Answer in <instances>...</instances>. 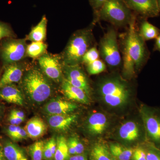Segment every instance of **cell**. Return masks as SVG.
<instances>
[{"label":"cell","mask_w":160,"mask_h":160,"mask_svg":"<svg viewBox=\"0 0 160 160\" xmlns=\"http://www.w3.org/2000/svg\"><path fill=\"white\" fill-rule=\"evenodd\" d=\"M24 121H25V119L20 118L9 114L7 118V121L9 125L19 126L20 124H22L24 122Z\"/></svg>","instance_id":"36"},{"label":"cell","mask_w":160,"mask_h":160,"mask_svg":"<svg viewBox=\"0 0 160 160\" xmlns=\"http://www.w3.org/2000/svg\"><path fill=\"white\" fill-rule=\"evenodd\" d=\"M97 22L93 20L89 26L75 32L61 53L64 65H76L82 64L86 52L96 46L93 29Z\"/></svg>","instance_id":"3"},{"label":"cell","mask_w":160,"mask_h":160,"mask_svg":"<svg viewBox=\"0 0 160 160\" xmlns=\"http://www.w3.org/2000/svg\"><path fill=\"white\" fill-rule=\"evenodd\" d=\"M145 142L138 145L134 148L131 160H147Z\"/></svg>","instance_id":"34"},{"label":"cell","mask_w":160,"mask_h":160,"mask_svg":"<svg viewBox=\"0 0 160 160\" xmlns=\"http://www.w3.org/2000/svg\"><path fill=\"white\" fill-rule=\"evenodd\" d=\"M16 36L11 27L7 23L0 21V42L7 38H15Z\"/></svg>","instance_id":"33"},{"label":"cell","mask_w":160,"mask_h":160,"mask_svg":"<svg viewBox=\"0 0 160 160\" xmlns=\"http://www.w3.org/2000/svg\"><path fill=\"white\" fill-rule=\"evenodd\" d=\"M47 22L46 16H43L39 22L31 29L27 39L32 42H43L46 37Z\"/></svg>","instance_id":"24"},{"label":"cell","mask_w":160,"mask_h":160,"mask_svg":"<svg viewBox=\"0 0 160 160\" xmlns=\"http://www.w3.org/2000/svg\"><path fill=\"white\" fill-rule=\"evenodd\" d=\"M139 20L140 25L138 30L140 35L144 41L156 39L160 34V29L154 25L149 23L146 19L138 17Z\"/></svg>","instance_id":"22"},{"label":"cell","mask_w":160,"mask_h":160,"mask_svg":"<svg viewBox=\"0 0 160 160\" xmlns=\"http://www.w3.org/2000/svg\"><path fill=\"white\" fill-rule=\"evenodd\" d=\"M119 42L117 29L112 26L108 27L99 42L100 58L112 72L116 71L122 67V60Z\"/></svg>","instance_id":"6"},{"label":"cell","mask_w":160,"mask_h":160,"mask_svg":"<svg viewBox=\"0 0 160 160\" xmlns=\"http://www.w3.org/2000/svg\"><path fill=\"white\" fill-rule=\"evenodd\" d=\"M139 112L146 141L160 149V109L144 104L140 107Z\"/></svg>","instance_id":"7"},{"label":"cell","mask_w":160,"mask_h":160,"mask_svg":"<svg viewBox=\"0 0 160 160\" xmlns=\"http://www.w3.org/2000/svg\"><path fill=\"white\" fill-rule=\"evenodd\" d=\"M153 49L155 51H158L160 52V34L156 39Z\"/></svg>","instance_id":"39"},{"label":"cell","mask_w":160,"mask_h":160,"mask_svg":"<svg viewBox=\"0 0 160 160\" xmlns=\"http://www.w3.org/2000/svg\"><path fill=\"white\" fill-rule=\"evenodd\" d=\"M40 69L48 78L57 83L64 80L63 63L60 55L45 53L38 58Z\"/></svg>","instance_id":"10"},{"label":"cell","mask_w":160,"mask_h":160,"mask_svg":"<svg viewBox=\"0 0 160 160\" xmlns=\"http://www.w3.org/2000/svg\"><path fill=\"white\" fill-rule=\"evenodd\" d=\"M89 160H117L112 154L109 145L102 141H98L90 147Z\"/></svg>","instance_id":"21"},{"label":"cell","mask_w":160,"mask_h":160,"mask_svg":"<svg viewBox=\"0 0 160 160\" xmlns=\"http://www.w3.org/2000/svg\"><path fill=\"white\" fill-rule=\"evenodd\" d=\"M24 70L25 66L20 62L5 66L4 73L0 79V88L20 82L24 75Z\"/></svg>","instance_id":"15"},{"label":"cell","mask_w":160,"mask_h":160,"mask_svg":"<svg viewBox=\"0 0 160 160\" xmlns=\"http://www.w3.org/2000/svg\"><path fill=\"white\" fill-rule=\"evenodd\" d=\"M4 111H5V108L2 104L0 103V122L2 118L3 115L4 114Z\"/></svg>","instance_id":"41"},{"label":"cell","mask_w":160,"mask_h":160,"mask_svg":"<svg viewBox=\"0 0 160 160\" xmlns=\"http://www.w3.org/2000/svg\"><path fill=\"white\" fill-rule=\"evenodd\" d=\"M78 108L76 104L62 99H52L43 106V112L47 115L71 114Z\"/></svg>","instance_id":"14"},{"label":"cell","mask_w":160,"mask_h":160,"mask_svg":"<svg viewBox=\"0 0 160 160\" xmlns=\"http://www.w3.org/2000/svg\"><path fill=\"white\" fill-rule=\"evenodd\" d=\"M45 143L44 141L39 140L28 147V155L31 160H43V149Z\"/></svg>","instance_id":"28"},{"label":"cell","mask_w":160,"mask_h":160,"mask_svg":"<svg viewBox=\"0 0 160 160\" xmlns=\"http://www.w3.org/2000/svg\"><path fill=\"white\" fill-rule=\"evenodd\" d=\"M9 114L14 116L23 119L25 120V118H26L25 113L22 110H19L18 109H12L9 112Z\"/></svg>","instance_id":"37"},{"label":"cell","mask_w":160,"mask_h":160,"mask_svg":"<svg viewBox=\"0 0 160 160\" xmlns=\"http://www.w3.org/2000/svg\"><path fill=\"white\" fill-rule=\"evenodd\" d=\"M61 85L62 91L68 99L84 104H89V96L83 89L71 85L65 79Z\"/></svg>","instance_id":"18"},{"label":"cell","mask_w":160,"mask_h":160,"mask_svg":"<svg viewBox=\"0 0 160 160\" xmlns=\"http://www.w3.org/2000/svg\"><path fill=\"white\" fill-rule=\"evenodd\" d=\"M47 46L43 42H32L27 45L26 56L32 58H38L46 53Z\"/></svg>","instance_id":"26"},{"label":"cell","mask_w":160,"mask_h":160,"mask_svg":"<svg viewBox=\"0 0 160 160\" xmlns=\"http://www.w3.org/2000/svg\"><path fill=\"white\" fill-rule=\"evenodd\" d=\"M158 6L160 12V0H158Z\"/></svg>","instance_id":"42"},{"label":"cell","mask_w":160,"mask_h":160,"mask_svg":"<svg viewBox=\"0 0 160 160\" xmlns=\"http://www.w3.org/2000/svg\"><path fill=\"white\" fill-rule=\"evenodd\" d=\"M21 89L31 102L40 105L48 99L53 91L52 81L40 68H31L23 75Z\"/></svg>","instance_id":"4"},{"label":"cell","mask_w":160,"mask_h":160,"mask_svg":"<svg viewBox=\"0 0 160 160\" xmlns=\"http://www.w3.org/2000/svg\"><path fill=\"white\" fill-rule=\"evenodd\" d=\"M28 137L32 139L43 136L47 131V126L44 121L38 117L31 118L26 123L24 128Z\"/></svg>","instance_id":"20"},{"label":"cell","mask_w":160,"mask_h":160,"mask_svg":"<svg viewBox=\"0 0 160 160\" xmlns=\"http://www.w3.org/2000/svg\"><path fill=\"white\" fill-rule=\"evenodd\" d=\"M86 70L90 75L100 74L104 72L107 67L105 63L100 58L86 64Z\"/></svg>","instance_id":"30"},{"label":"cell","mask_w":160,"mask_h":160,"mask_svg":"<svg viewBox=\"0 0 160 160\" xmlns=\"http://www.w3.org/2000/svg\"><path fill=\"white\" fill-rule=\"evenodd\" d=\"M2 144L6 160H29L26 150L11 140L5 139Z\"/></svg>","instance_id":"19"},{"label":"cell","mask_w":160,"mask_h":160,"mask_svg":"<svg viewBox=\"0 0 160 160\" xmlns=\"http://www.w3.org/2000/svg\"><path fill=\"white\" fill-rule=\"evenodd\" d=\"M136 16L124 0H107L93 20L97 22L100 21L108 22L118 29L127 28Z\"/></svg>","instance_id":"5"},{"label":"cell","mask_w":160,"mask_h":160,"mask_svg":"<svg viewBox=\"0 0 160 160\" xmlns=\"http://www.w3.org/2000/svg\"><path fill=\"white\" fill-rule=\"evenodd\" d=\"M112 154L117 160H131L134 148L121 143L112 142L109 145Z\"/></svg>","instance_id":"23"},{"label":"cell","mask_w":160,"mask_h":160,"mask_svg":"<svg viewBox=\"0 0 160 160\" xmlns=\"http://www.w3.org/2000/svg\"><path fill=\"white\" fill-rule=\"evenodd\" d=\"M69 155L83 154L85 152V148L82 143L78 138L72 137L67 140Z\"/></svg>","instance_id":"29"},{"label":"cell","mask_w":160,"mask_h":160,"mask_svg":"<svg viewBox=\"0 0 160 160\" xmlns=\"http://www.w3.org/2000/svg\"><path fill=\"white\" fill-rule=\"evenodd\" d=\"M1 42L0 58L5 66L21 62L26 56V39L7 38Z\"/></svg>","instance_id":"9"},{"label":"cell","mask_w":160,"mask_h":160,"mask_svg":"<svg viewBox=\"0 0 160 160\" xmlns=\"http://www.w3.org/2000/svg\"><path fill=\"white\" fill-rule=\"evenodd\" d=\"M76 114H61L49 115L47 121L50 128L55 131L63 132L69 129L76 121Z\"/></svg>","instance_id":"16"},{"label":"cell","mask_w":160,"mask_h":160,"mask_svg":"<svg viewBox=\"0 0 160 160\" xmlns=\"http://www.w3.org/2000/svg\"><path fill=\"white\" fill-rule=\"evenodd\" d=\"M68 160H89V158L87 154L85 153L83 154L70 156Z\"/></svg>","instance_id":"38"},{"label":"cell","mask_w":160,"mask_h":160,"mask_svg":"<svg viewBox=\"0 0 160 160\" xmlns=\"http://www.w3.org/2000/svg\"><path fill=\"white\" fill-rule=\"evenodd\" d=\"M24 95L22 89L15 84L6 85L0 88V99L11 104L23 106Z\"/></svg>","instance_id":"17"},{"label":"cell","mask_w":160,"mask_h":160,"mask_svg":"<svg viewBox=\"0 0 160 160\" xmlns=\"http://www.w3.org/2000/svg\"><path fill=\"white\" fill-rule=\"evenodd\" d=\"M106 1L107 0H89V4L93 10L94 16L97 14Z\"/></svg>","instance_id":"35"},{"label":"cell","mask_w":160,"mask_h":160,"mask_svg":"<svg viewBox=\"0 0 160 160\" xmlns=\"http://www.w3.org/2000/svg\"><path fill=\"white\" fill-rule=\"evenodd\" d=\"M0 160H6L4 155L2 142L0 141Z\"/></svg>","instance_id":"40"},{"label":"cell","mask_w":160,"mask_h":160,"mask_svg":"<svg viewBox=\"0 0 160 160\" xmlns=\"http://www.w3.org/2000/svg\"><path fill=\"white\" fill-rule=\"evenodd\" d=\"M109 118L103 112L92 113L87 118L85 123V129L92 137H96L102 135L109 128Z\"/></svg>","instance_id":"13"},{"label":"cell","mask_w":160,"mask_h":160,"mask_svg":"<svg viewBox=\"0 0 160 160\" xmlns=\"http://www.w3.org/2000/svg\"><path fill=\"white\" fill-rule=\"evenodd\" d=\"M98 50L96 46H93L86 52L82 59V64L85 65L100 58Z\"/></svg>","instance_id":"32"},{"label":"cell","mask_w":160,"mask_h":160,"mask_svg":"<svg viewBox=\"0 0 160 160\" xmlns=\"http://www.w3.org/2000/svg\"><path fill=\"white\" fill-rule=\"evenodd\" d=\"M137 16L132 21L120 42L122 52V75L131 80L149 60L150 52L146 41L140 35L137 22Z\"/></svg>","instance_id":"1"},{"label":"cell","mask_w":160,"mask_h":160,"mask_svg":"<svg viewBox=\"0 0 160 160\" xmlns=\"http://www.w3.org/2000/svg\"><path fill=\"white\" fill-rule=\"evenodd\" d=\"M147 160H160V149L146 141L145 142Z\"/></svg>","instance_id":"31"},{"label":"cell","mask_w":160,"mask_h":160,"mask_svg":"<svg viewBox=\"0 0 160 160\" xmlns=\"http://www.w3.org/2000/svg\"><path fill=\"white\" fill-rule=\"evenodd\" d=\"M127 6L138 17L147 19L160 14L158 0H124Z\"/></svg>","instance_id":"12"},{"label":"cell","mask_w":160,"mask_h":160,"mask_svg":"<svg viewBox=\"0 0 160 160\" xmlns=\"http://www.w3.org/2000/svg\"><path fill=\"white\" fill-rule=\"evenodd\" d=\"M57 146L55 154V160H68L70 155L68 150L67 140L63 136L57 138Z\"/></svg>","instance_id":"27"},{"label":"cell","mask_w":160,"mask_h":160,"mask_svg":"<svg viewBox=\"0 0 160 160\" xmlns=\"http://www.w3.org/2000/svg\"><path fill=\"white\" fill-rule=\"evenodd\" d=\"M130 80L117 71L99 78L95 90L99 99L110 109L119 110L128 106L133 92Z\"/></svg>","instance_id":"2"},{"label":"cell","mask_w":160,"mask_h":160,"mask_svg":"<svg viewBox=\"0 0 160 160\" xmlns=\"http://www.w3.org/2000/svg\"><path fill=\"white\" fill-rule=\"evenodd\" d=\"M4 132L14 142L21 141L28 138L26 130L19 126L9 125L4 128Z\"/></svg>","instance_id":"25"},{"label":"cell","mask_w":160,"mask_h":160,"mask_svg":"<svg viewBox=\"0 0 160 160\" xmlns=\"http://www.w3.org/2000/svg\"><path fill=\"white\" fill-rule=\"evenodd\" d=\"M63 71L65 79L71 85L83 89L89 96L91 93V86L80 65H64Z\"/></svg>","instance_id":"11"},{"label":"cell","mask_w":160,"mask_h":160,"mask_svg":"<svg viewBox=\"0 0 160 160\" xmlns=\"http://www.w3.org/2000/svg\"><path fill=\"white\" fill-rule=\"evenodd\" d=\"M117 137L127 146L135 144L138 146L146 142V131L141 118L139 120H129L122 123L117 132Z\"/></svg>","instance_id":"8"}]
</instances>
